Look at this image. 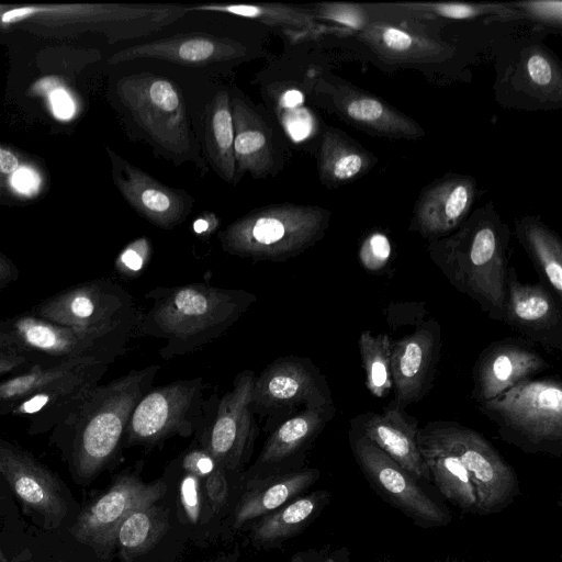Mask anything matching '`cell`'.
Wrapping results in <instances>:
<instances>
[{"label": "cell", "mask_w": 562, "mask_h": 562, "mask_svg": "<svg viewBox=\"0 0 562 562\" xmlns=\"http://www.w3.org/2000/svg\"><path fill=\"white\" fill-rule=\"evenodd\" d=\"M115 98L136 138L176 166L209 170L202 147L203 109L192 104L179 80L140 68L120 77Z\"/></svg>", "instance_id": "6da1fadb"}, {"label": "cell", "mask_w": 562, "mask_h": 562, "mask_svg": "<svg viewBox=\"0 0 562 562\" xmlns=\"http://www.w3.org/2000/svg\"><path fill=\"white\" fill-rule=\"evenodd\" d=\"M144 297L150 304L145 313H139L136 329L166 341L159 350L165 360L191 353L214 341L257 301V296L246 290L201 282L157 286Z\"/></svg>", "instance_id": "7a4b0ae2"}, {"label": "cell", "mask_w": 562, "mask_h": 562, "mask_svg": "<svg viewBox=\"0 0 562 562\" xmlns=\"http://www.w3.org/2000/svg\"><path fill=\"white\" fill-rule=\"evenodd\" d=\"M160 366L150 364L94 386L82 403L53 428L50 440L69 456L80 480H91L117 454L139 400L153 387Z\"/></svg>", "instance_id": "3957f363"}, {"label": "cell", "mask_w": 562, "mask_h": 562, "mask_svg": "<svg viewBox=\"0 0 562 562\" xmlns=\"http://www.w3.org/2000/svg\"><path fill=\"white\" fill-rule=\"evenodd\" d=\"M510 232L493 206L477 209L450 235L427 245L430 260L460 293L502 321Z\"/></svg>", "instance_id": "277c9868"}, {"label": "cell", "mask_w": 562, "mask_h": 562, "mask_svg": "<svg viewBox=\"0 0 562 562\" xmlns=\"http://www.w3.org/2000/svg\"><path fill=\"white\" fill-rule=\"evenodd\" d=\"M108 368L92 359H78L33 364L23 373L1 379L0 416L26 418L30 435L50 431L82 403Z\"/></svg>", "instance_id": "5b68a950"}, {"label": "cell", "mask_w": 562, "mask_h": 562, "mask_svg": "<svg viewBox=\"0 0 562 562\" xmlns=\"http://www.w3.org/2000/svg\"><path fill=\"white\" fill-rule=\"evenodd\" d=\"M330 212L316 205L274 203L254 209L218 232L223 251L254 261L281 262L319 241Z\"/></svg>", "instance_id": "8992f818"}, {"label": "cell", "mask_w": 562, "mask_h": 562, "mask_svg": "<svg viewBox=\"0 0 562 562\" xmlns=\"http://www.w3.org/2000/svg\"><path fill=\"white\" fill-rule=\"evenodd\" d=\"M499 438L525 453L562 456V381L550 375L524 381L477 403Z\"/></svg>", "instance_id": "52a82bcc"}, {"label": "cell", "mask_w": 562, "mask_h": 562, "mask_svg": "<svg viewBox=\"0 0 562 562\" xmlns=\"http://www.w3.org/2000/svg\"><path fill=\"white\" fill-rule=\"evenodd\" d=\"M186 14V5L171 3L0 5V26L79 24L100 30L114 40H143L164 31Z\"/></svg>", "instance_id": "ba28073f"}, {"label": "cell", "mask_w": 562, "mask_h": 562, "mask_svg": "<svg viewBox=\"0 0 562 562\" xmlns=\"http://www.w3.org/2000/svg\"><path fill=\"white\" fill-rule=\"evenodd\" d=\"M263 53L259 37L217 29L188 30L143 38L112 54L108 63L155 60L218 77Z\"/></svg>", "instance_id": "9c48e42d"}, {"label": "cell", "mask_w": 562, "mask_h": 562, "mask_svg": "<svg viewBox=\"0 0 562 562\" xmlns=\"http://www.w3.org/2000/svg\"><path fill=\"white\" fill-rule=\"evenodd\" d=\"M32 315L88 331L127 347L139 312L128 291L110 278L69 286L34 305Z\"/></svg>", "instance_id": "30bf717a"}, {"label": "cell", "mask_w": 562, "mask_h": 562, "mask_svg": "<svg viewBox=\"0 0 562 562\" xmlns=\"http://www.w3.org/2000/svg\"><path fill=\"white\" fill-rule=\"evenodd\" d=\"M418 434L461 461L475 492L476 515L501 513L520 495L514 468L476 430L457 422L435 420L419 428Z\"/></svg>", "instance_id": "8fae6325"}, {"label": "cell", "mask_w": 562, "mask_h": 562, "mask_svg": "<svg viewBox=\"0 0 562 562\" xmlns=\"http://www.w3.org/2000/svg\"><path fill=\"white\" fill-rule=\"evenodd\" d=\"M126 349L114 340L48 322L30 312L0 321V350L22 353L40 366L92 359L109 367Z\"/></svg>", "instance_id": "7c38bea8"}, {"label": "cell", "mask_w": 562, "mask_h": 562, "mask_svg": "<svg viewBox=\"0 0 562 562\" xmlns=\"http://www.w3.org/2000/svg\"><path fill=\"white\" fill-rule=\"evenodd\" d=\"M334 404L325 375L307 357L282 356L255 378L250 407L272 431L306 408Z\"/></svg>", "instance_id": "4fadbf2b"}, {"label": "cell", "mask_w": 562, "mask_h": 562, "mask_svg": "<svg viewBox=\"0 0 562 562\" xmlns=\"http://www.w3.org/2000/svg\"><path fill=\"white\" fill-rule=\"evenodd\" d=\"M203 392L202 378L151 387L133 409L123 442L156 446L172 436H191L206 420Z\"/></svg>", "instance_id": "5bb4252c"}, {"label": "cell", "mask_w": 562, "mask_h": 562, "mask_svg": "<svg viewBox=\"0 0 562 562\" xmlns=\"http://www.w3.org/2000/svg\"><path fill=\"white\" fill-rule=\"evenodd\" d=\"M353 458L374 493L419 528L447 527L452 514L408 471L362 436L348 432Z\"/></svg>", "instance_id": "9a60e30c"}, {"label": "cell", "mask_w": 562, "mask_h": 562, "mask_svg": "<svg viewBox=\"0 0 562 562\" xmlns=\"http://www.w3.org/2000/svg\"><path fill=\"white\" fill-rule=\"evenodd\" d=\"M256 374L252 370L239 372L233 387L207 412L201 427L199 442L226 471L243 467L252 452L258 435L256 416L250 407Z\"/></svg>", "instance_id": "2e32d148"}, {"label": "cell", "mask_w": 562, "mask_h": 562, "mask_svg": "<svg viewBox=\"0 0 562 562\" xmlns=\"http://www.w3.org/2000/svg\"><path fill=\"white\" fill-rule=\"evenodd\" d=\"M304 85L311 101L366 133L392 139H416L424 130L379 98L344 81L310 70Z\"/></svg>", "instance_id": "e0dca14e"}, {"label": "cell", "mask_w": 562, "mask_h": 562, "mask_svg": "<svg viewBox=\"0 0 562 562\" xmlns=\"http://www.w3.org/2000/svg\"><path fill=\"white\" fill-rule=\"evenodd\" d=\"M234 127L235 180L276 177L289 157L288 140L265 108L255 104L239 88L231 87Z\"/></svg>", "instance_id": "ac0fdd59"}, {"label": "cell", "mask_w": 562, "mask_h": 562, "mask_svg": "<svg viewBox=\"0 0 562 562\" xmlns=\"http://www.w3.org/2000/svg\"><path fill=\"white\" fill-rule=\"evenodd\" d=\"M166 490L161 480L145 483L133 474L121 475L80 513L71 532L77 541L106 554L115 548L116 532L123 520L136 508L157 503Z\"/></svg>", "instance_id": "d6986e66"}, {"label": "cell", "mask_w": 562, "mask_h": 562, "mask_svg": "<svg viewBox=\"0 0 562 562\" xmlns=\"http://www.w3.org/2000/svg\"><path fill=\"white\" fill-rule=\"evenodd\" d=\"M441 350L437 319L422 323L413 333L392 340L390 369L394 390L391 402L405 409L422 401L432 387Z\"/></svg>", "instance_id": "ffe728a7"}, {"label": "cell", "mask_w": 562, "mask_h": 562, "mask_svg": "<svg viewBox=\"0 0 562 562\" xmlns=\"http://www.w3.org/2000/svg\"><path fill=\"white\" fill-rule=\"evenodd\" d=\"M503 323L546 350H562V302L540 282L524 283L508 268Z\"/></svg>", "instance_id": "44dd1931"}, {"label": "cell", "mask_w": 562, "mask_h": 562, "mask_svg": "<svg viewBox=\"0 0 562 562\" xmlns=\"http://www.w3.org/2000/svg\"><path fill=\"white\" fill-rule=\"evenodd\" d=\"M108 153L115 187L140 217L167 231L187 220L194 205L193 198L187 191L158 181L111 149Z\"/></svg>", "instance_id": "7402d4cb"}, {"label": "cell", "mask_w": 562, "mask_h": 562, "mask_svg": "<svg viewBox=\"0 0 562 562\" xmlns=\"http://www.w3.org/2000/svg\"><path fill=\"white\" fill-rule=\"evenodd\" d=\"M550 363L526 339L505 338L486 346L472 371V400L477 404L536 378Z\"/></svg>", "instance_id": "603a6c76"}, {"label": "cell", "mask_w": 562, "mask_h": 562, "mask_svg": "<svg viewBox=\"0 0 562 562\" xmlns=\"http://www.w3.org/2000/svg\"><path fill=\"white\" fill-rule=\"evenodd\" d=\"M0 476L23 506L42 515L53 527L67 513L60 484L54 473L29 451L0 438Z\"/></svg>", "instance_id": "cb8c5ba5"}, {"label": "cell", "mask_w": 562, "mask_h": 562, "mask_svg": "<svg viewBox=\"0 0 562 562\" xmlns=\"http://www.w3.org/2000/svg\"><path fill=\"white\" fill-rule=\"evenodd\" d=\"M475 196L470 176L447 175L431 182L416 201L409 231L429 241L450 235L467 220Z\"/></svg>", "instance_id": "d4e9b609"}, {"label": "cell", "mask_w": 562, "mask_h": 562, "mask_svg": "<svg viewBox=\"0 0 562 562\" xmlns=\"http://www.w3.org/2000/svg\"><path fill=\"white\" fill-rule=\"evenodd\" d=\"M418 431L417 419L390 403L382 413L366 412L353 417L348 432L367 438L417 480L429 483L418 447Z\"/></svg>", "instance_id": "484cf974"}, {"label": "cell", "mask_w": 562, "mask_h": 562, "mask_svg": "<svg viewBox=\"0 0 562 562\" xmlns=\"http://www.w3.org/2000/svg\"><path fill=\"white\" fill-rule=\"evenodd\" d=\"M188 12L218 13L250 20L276 30L291 44L315 40L327 31L310 8L285 3H207L189 5Z\"/></svg>", "instance_id": "4316f807"}, {"label": "cell", "mask_w": 562, "mask_h": 562, "mask_svg": "<svg viewBox=\"0 0 562 562\" xmlns=\"http://www.w3.org/2000/svg\"><path fill=\"white\" fill-rule=\"evenodd\" d=\"M359 38L382 61L396 65L434 63L449 58L453 48L434 38L382 22H370Z\"/></svg>", "instance_id": "83f0119b"}, {"label": "cell", "mask_w": 562, "mask_h": 562, "mask_svg": "<svg viewBox=\"0 0 562 562\" xmlns=\"http://www.w3.org/2000/svg\"><path fill=\"white\" fill-rule=\"evenodd\" d=\"M336 413L334 404L306 408L277 426L266 440L256 467L277 469L303 454Z\"/></svg>", "instance_id": "f1b7e54d"}, {"label": "cell", "mask_w": 562, "mask_h": 562, "mask_svg": "<svg viewBox=\"0 0 562 562\" xmlns=\"http://www.w3.org/2000/svg\"><path fill=\"white\" fill-rule=\"evenodd\" d=\"M202 147L207 166L234 186V127L228 86L215 88L206 99L202 114Z\"/></svg>", "instance_id": "f546056e"}, {"label": "cell", "mask_w": 562, "mask_h": 562, "mask_svg": "<svg viewBox=\"0 0 562 562\" xmlns=\"http://www.w3.org/2000/svg\"><path fill=\"white\" fill-rule=\"evenodd\" d=\"M319 477L317 469H305L276 473L249 482L248 490L238 502L234 516V527L265 516L312 486Z\"/></svg>", "instance_id": "4dcf8cb0"}, {"label": "cell", "mask_w": 562, "mask_h": 562, "mask_svg": "<svg viewBox=\"0 0 562 562\" xmlns=\"http://www.w3.org/2000/svg\"><path fill=\"white\" fill-rule=\"evenodd\" d=\"M316 158L319 180L330 189L364 173L375 161L360 144L329 126L322 133Z\"/></svg>", "instance_id": "1f68e13d"}, {"label": "cell", "mask_w": 562, "mask_h": 562, "mask_svg": "<svg viewBox=\"0 0 562 562\" xmlns=\"http://www.w3.org/2000/svg\"><path fill=\"white\" fill-rule=\"evenodd\" d=\"M417 441L430 482L439 493L462 513L476 514L475 492L458 457L419 434Z\"/></svg>", "instance_id": "d6a6232c"}, {"label": "cell", "mask_w": 562, "mask_h": 562, "mask_svg": "<svg viewBox=\"0 0 562 562\" xmlns=\"http://www.w3.org/2000/svg\"><path fill=\"white\" fill-rule=\"evenodd\" d=\"M517 239L530 257L547 286L562 302V241L544 223L536 217L515 221Z\"/></svg>", "instance_id": "836d02e7"}, {"label": "cell", "mask_w": 562, "mask_h": 562, "mask_svg": "<svg viewBox=\"0 0 562 562\" xmlns=\"http://www.w3.org/2000/svg\"><path fill=\"white\" fill-rule=\"evenodd\" d=\"M327 491H314L295 497L265 515L252 529V538L260 543L288 538L303 529L329 501Z\"/></svg>", "instance_id": "e575fe53"}, {"label": "cell", "mask_w": 562, "mask_h": 562, "mask_svg": "<svg viewBox=\"0 0 562 562\" xmlns=\"http://www.w3.org/2000/svg\"><path fill=\"white\" fill-rule=\"evenodd\" d=\"M169 528L165 508L150 504L133 510L121 524L115 537V547L125 562L154 548Z\"/></svg>", "instance_id": "d590c367"}, {"label": "cell", "mask_w": 562, "mask_h": 562, "mask_svg": "<svg viewBox=\"0 0 562 562\" xmlns=\"http://www.w3.org/2000/svg\"><path fill=\"white\" fill-rule=\"evenodd\" d=\"M392 339L387 334L372 335L363 330L358 339L366 386L376 398H384L393 389L390 369Z\"/></svg>", "instance_id": "8d00e7d4"}, {"label": "cell", "mask_w": 562, "mask_h": 562, "mask_svg": "<svg viewBox=\"0 0 562 562\" xmlns=\"http://www.w3.org/2000/svg\"><path fill=\"white\" fill-rule=\"evenodd\" d=\"M520 69L525 83L536 95L560 100L561 71L551 55L533 47L524 55Z\"/></svg>", "instance_id": "74e56055"}, {"label": "cell", "mask_w": 562, "mask_h": 562, "mask_svg": "<svg viewBox=\"0 0 562 562\" xmlns=\"http://www.w3.org/2000/svg\"><path fill=\"white\" fill-rule=\"evenodd\" d=\"M310 10L319 21H331L357 31L370 23L364 9L351 3L322 2L313 4Z\"/></svg>", "instance_id": "f35d334b"}, {"label": "cell", "mask_w": 562, "mask_h": 562, "mask_svg": "<svg viewBox=\"0 0 562 562\" xmlns=\"http://www.w3.org/2000/svg\"><path fill=\"white\" fill-rule=\"evenodd\" d=\"M407 7L454 20L472 19L488 13L501 15L508 14L510 16L513 13L512 9H507L502 4L423 3L408 4Z\"/></svg>", "instance_id": "ab89813d"}, {"label": "cell", "mask_w": 562, "mask_h": 562, "mask_svg": "<svg viewBox=\"0 0 562 562\" xmlns=\"http://www.w3.org/2000/svg\"><path fill=\"white\" fill-rule=\"evenodd\" d=\"M392 246L389 237L380 232L368 235L359 247V262L370 272L385 269L391 260Z\"/></svg>", "instance_id": "60d3db41"}, {"label": "cell", "mask_w": 562, "mask_h": 562, "mask_svg": "<svg viewBox=\"0 0 562 562\" xmlns=\"http://www.w3.org/2000/svg\"><path fill=\"white\" fill-rule=\"evenodd\" d=\"M26 167L24 157L18 151L0 145V192L14 191L22 193V188L20 189L18 186V176L26 179V172H35V170L26 171Z\"/></svg>", "instance_id": "b9f144b4"}, {"label": "cell", "mask_w": 562, "mask_h": 562, "mask_svg": "<svg viewBox=\"0 0 562 562\" xmlns=\"http://www.w3.org/2000/svg\"><path fill=\"white\" fill-rule=\"evenodd\" d=\"M519 14L544 25L560 27L562 23L561 1H527L515 3ZM518 14V15H519Z\"/></svg>", "instance_id": "7bdbcfd3"}, {"label": "cell", "mask_w": 562, "mask_h": 562, "mask_svg": "<svg viewBox=\"0 0 562 562\" xmlns=\"http://www.w3.org/2000/svg\"><path fill=\"white\" fill-rule=\"evenodd\" d=\"M149 254V244L146 238H139L127 245L119 255L115 269L122 276H135L145 266Z\"/></svg>", "instance_id": "ee69618b"}, {"label": "cell", "mask_w": 562, "mask_h": 562, "mask_svg": "<svg viewBox=\"0 0 562 562\" xmlns=\"http://www.w3.org/2000/svg\"><path fill=\"white\" fill-rule=\"evenodd\" d=\"M180 503L191 522H198L201 514V479L184 472L180 481Z\"/></svg>", "instance_id": "f6af8a7d"}, {"label": "cell", "mask_w": 562, "mask_h": 562, "mask_svg": "<svg viewBox=\"0 0 562 562\" xmlns=\"http://www.w3.org/2000/svg\"><path fill=\"white\" fill-rule=\"evenodd\" d=\"M215 459L201 446L186 452L181 460V467L187 473L205 479L217 467Z\"/></svg>", "instance_id": "bcb514c9"}, {"label": "cell", "mask_w": 562, "mask_h": 562, "mask_svg": "<svg viewBox=\"0 0 562 562\" xmlns=\"http://www.w3.org/2000/svg\"><path fill=\"white\" fill-rule=\"evenodd\" d=\"M204 480L209 503L214 510H218L228 497L226 470L217 465Z\"/></svg>", "instance_id": "7dc6e473"}, {"label": "cell", "mask_w": 562, "mask_h": 562, "mask_svg": "<svg viewBox=\"0 0 562 562\" xmlns=\"http://www.w3.org/2000/svg\"><path fill=\"white\" fill-rule=\"evenodd\" d=\"M35 364L29 357L8 350H0V380L23 373Z\"/></svg>", "instance_id": "c3c4849f"}, {"label": "cell", "mask_w": 562, "mask_h": 562, "mask_svg": "<svg viewBox=\"0 0 562 562\" xmlns=\"http://www.w3.org/2000/svg\"><path fill=\"white\" fill-rule=\"evenodd\" d=\"M20 278L19 268L0 251V289L14 283Z\"/></svg>", "instance_id": "681fc988"}, {"label": "cell", "mask_w": 562, "mask_h": 562, "mask_svg": "<svg viewBox=\"0 0 562 562\" xmlns=\"http://www.w3.org/2000/svg\"><path fill=\"white\" fill-rule=\"evenodd\" d=\"M324 562H350V551L348 548H339L327 555Z\"/></svg>", "instance_id": "f907efd6"}, {"label": "cell", "mask_w": 562, "mask_h": 562, "mask_svg": "<svg viewBox=\"0 0 562 562\" xmlns=\"http://www.w3.org/2000/svg\"><path fill=\"white\" fill-rule=\"evenodd\" d=\"M193 229L196 234H205L209 233L212 228L210 224V220L207 217L203 216L200 218H196L193 223Z\"/></svg>", "instance_id": "816d5d0a"}, {"label": "cell", "mask_w": 562, "mask_h": 562, "mask_svg": "<svg viewBox=\"0 0 562 562\" xmlns=\"http://www.w3.org/2000/svg\"><path fill=\"white\" fill-rule=\"evenodd\" d=\"M290 562H308V561H307V558L304 554L297 553V554L292 557Z\"/></svg>", "instance_id": "f5cc1de1"}, {"label": "cell", "mask_w": 562, "mask_h": 562, "mask_svg": "<svg viewBox=\"0 0 562 562\" xmlns=\"http://www.w3.org/2000/svg\"><path fill=\"white\" fill-rule=\"evenodd\" d=\"M434 562H465V561L457 559V558L447 557V558H443V559H438V560H436Z\"/></svg>", "instance_id": "db71d44e"}, {"label": "cell", "mask_w": 562, "mask_h": 562, "mask_svg": "<svg viewBox=\"0 0 562 562\" xmlns=\"http://www.w3.org/2000/svg\"><path fill=\"white\" fill-rule=\"evenodd\" d=\"M376 562H392V561L390 560V558L383 557V558H380Z\"/></svg>", "instance_id": "11a10c76"}, {"label": "cell", "mask_w": 562, "mask_h": 562, "mask_svg": "<svg viewBox=\"0 0 562 562\" xmlns=\"http://www.w3.org/2000/svg\"><path fill=\"white\" fill-rule=\"evenodd\" d=\"M0 562H9L0 551Z\"/></svg>", "instance_id": "9f6ffc18"}, {"label": "cell", "mask_w": 562, "mask_h": 562, "mask_svg": "<svg viewBox=\"0 0 562 562\" xmlns=\"http://www.w3.org/2000/svg\"><path fill=\"white\" fill-rule=\"evenodd\" d=\"M484 562H495V561H491V560H485Z\"/></svg>", "instance_id": "6f0895ef"}, {"label": "cell", "mask_w": 562, "mask_h": 562, "mask_svg": "<svg viewBox=\"0 0 562 562\" xmlns=\"http://www.w3.org/2000/svg\"><path fill=\"white\" fill-rule=\"evenodd\" d=\"M58 562H60V561H58Z\"/></svg>", "instance_id": "680465c9"}]
</instances>
